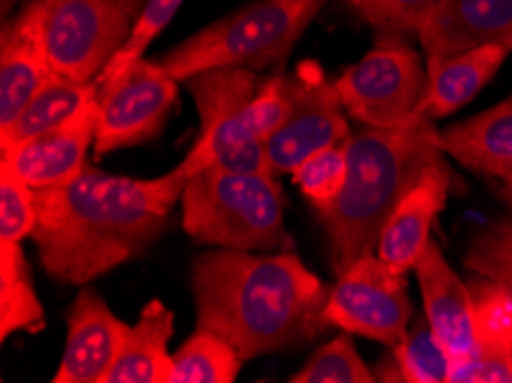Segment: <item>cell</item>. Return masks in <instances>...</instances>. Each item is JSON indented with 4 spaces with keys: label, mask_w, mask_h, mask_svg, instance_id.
Listing matches in <instances>:
<instances>
[{
    "label": "cell",
    "mask_w": 512,
    "mask_h": 383,
    "mask_svg": "<svg viewBox=\"0 0 512 383\" xmlns=\"http://www.w3.org/2000/svg\"><path fill=\"white\" fill-rule=\"evenodd\" d=\"M97 85L95 152L108 154L152 143L164 131L182 83L143 56Z\"/></svg>",
    "instance_id": "cell-9"
},
{
    "label": "cell",
    "mask_w": 512,
    "mask_h": 383,
    "mask_svg": "<svg viewBox=\"0 0 512 383\" xmlns=\"http://www.w3.org/2000/svg\"><path fill=\"white\" fill-rule=\"evenodd\" d=\"M434 120L423 113L395 129L366 127L347 138V179L329 205L317 207L338 273L375 253L379 232L411 184L446 161Z\"/></svg>",
    "instance_id": "cell-3"
},
{
    "label": "cell",
    "mask_w": 512,
    "mask_h": 383,
    "mask_svg": "<svg viewBox=\"0 0 512 383\" xmlns=\"http://www.w3.org/2000/svg\"><path fill=\"white\" fill-rule=\"evenodd\" d=\"M347 140L310 154L292 170L294 184L310 200L313 209L329 205L343 191L347 179Z\"/></svg>",
    "instance_id": "cell-28"
},
{
    "label": "cell",
    "mask_w": 512,
    "mask_h": 383,
    "mask_svg": "<svg viewBox=\"0 0 512 383\" xmlns=\"http://www.w3.org/2000/svg\"><path fill=\"white\" fill-rule=\"evenodd\" d=\"M182 5L184 0H150L145 7L143 17L136 23L134 33H131V37L127 39V44L122 46L118 56L108 62V67L99 74L97 83L108 81V78L120 74L122 69L131 65L134 60L143 58L145 51L150 49V44L161 35V30H166V26L173 21L175 14L180 12Z\"/></svg>",
    "instance_id": "cell-31"
},
{
    "label": "cell",
    "mask_w": 512,
    "mask_h": 383,
    "mask_svg": "<svg viewBox=\"0 0 512 383\" xmlns=\"http://www.w3.org/2000/svg\"><path fill=\"white\" fill-rule=\"evenodd\" d=\"M278 175L235 170L214 163L186 179L182 191V230L196 244L287 253L294 239L285 230L283 191Z\"/></svg>",
    "instance_id": "cell-4"
},
{
    "label": "cell",
    "mask_w": 512,
    "mask_h": 383,
    "mask_svg": "<svg viewBox=\"0 0 512 383\" xmlns=\"http://www.w3.org/2000/svg\"><path fill=\"white\" fill-rule=\"evenodd\" d=\"M453 173L446 161L434 163L411 184L379 232L375 253L391 269L407 273L430 241L434 218L446 207Z\"/></svg>",
    "instance_id": "cell-15"
},
{
    "label": "cell",
    "mask_w": 512,
    "mask_h": 383,
    "mask_svg": "<svg viewBox=\"0 0 512 383\" xmlns=\"http://www.w3.org/2000/svg\"><path fill=\"white\" fill-rule=\"evenodd\" d=\"M469 289L471 351L462 363L453 365L451 383H512V292L480 276Z\"/></svg>",
    "instance_id": "cell-14"
},
{
    "label": "cell",
    "mask_w": 512,
    "mask_h": 383,
    "mask_svg": "<svg viewBox=\"0 0 512 383\" xmlns=\"http://www.w3.org/2000/svg\"><path fill=\"white\" fill-rule=\"evenodd\" d=\"M464 267L512 292V218L490 223L471 239Z\"/></svg>",
    "instance_id": "cell-29"
},
{
    "label": "cell",
    "mask_w": 512,
    "mask_h": 383,
    "mask_svg": "<svg viewBox=\"0 0 512 383\" xmlns=\"http://www.w3.org/2000/svg\"><path fill=\"white\" fill-rule=\"evenodd\" d=\"M336 88L354 120L372 129H395L421 115L428 69L407 44L386 42L345 69Z\"/></svg>",
    "instance_id": "cell-8"
},
{
    "label": "cell",
    "mask_w": 512,
    "mask_h": 383,
    "mask_svg": "<svg viewBox=\"0 0 512 383\" xmlns=\"http://www.w3.org/2000/svg\"><path fill=\"white\" fill-rule=\"evenodd\" d=\"M129 324L97 289L83 285L67 315V340L53 383H104L120 354Z\"/></svg>",
    "instance_id": "cell-13"
},
{
    "label": "cell",
    "mask_w": 512,
    "mask_h": 383,
    "mask_svg": "<svg viewBox=\"0 0 512 383\" xmlns=\"http://www.w3.org/2000/svg\"><path fill=\"white\" fill-rule=\"evenodd\" d=\"M506 198H508L510 207H512V182H508V184H506Z\"/></svg>",
    "instance_id": "cell-32"
},
{
    "label": "cell",
    "mask_w": 512,
    "mask_h": 383,
    "mask_svg": "<svg viewBox=\"0 0 512 383\" xmlns=\"http://www.w3.org/2000/svg\"><path fill=\"white\" fill-rule=\"evenodd\" d=\"M150 0H30L56 74L95 83Z\"/></svg>",
    "instance_id": "cell-7"
},
{
    "label": "cell",
    "mask_w": 512,
    "mask_h": 383,
    "mask_svg": "<svg viewBox=\"0 0 512 383\" xmlns=\"http://www.w3.org/2000/svg\"><path fill=\"white\" fill-rule=\"evenodd\" d=\"M97 92V81L81 83L69 76L53 74L17 115V120L10 127L0 129V147L23 143V140L37 138L62 127L79 115L92 99H97Z\"/></svg>",
    "instance_id": "cell-22"
},
{
    "label": "cell",
    "mask_w": 512,
    "mask_h": 383,
    "mask_svg": "<svg viewBox=\"0 0 512 383\" xmlns=\"http://www.w3.org/2000/svg\"><path fill=\"white\" fill-rule=\"evenodd\" d=\"M354 17L384 35L418 33L446 0H345Z\"/></svg>",
    "instance_id": "cell-27"
},
{
    "label": "cell",
    "mask_w": 512,
    "mask_h": 383,
    "mask_svg": "<svg viewBox=\"0 0 512 383\" xmlns=\"http://www.w3.org/2000/svg\"><path fill=\"white\" fill-rule=\"evenodd\" d=\"M186 179H136L88 166L62 186L35 191L33 239L44 271L62 285H90L147 253L168 230Z\"/></svg>",
    "instance_id": "cell-1"
},
{
    "label": "cell",
    "mask_w": 512,
    "mask_h": 383,
    "mask_svg": "<svg viewBox=\"0 0 512 383\" xmlns=\"http://www.w3.org/2000/svg\"><path fill=\"white\" fill-rule=\"evenodd\" d=\"M329 0H255L154 58L177 83L207 69H281Z\"/></svg>",
    "instance_id": "cell-5"
},
{
    "label": "cell",
    "mask_w": 512,
    "mask_h": 383,
    "mask_svg": "<svg viewBox=\"0 0 512 383\" xmlns=\"http://www.w3.org/2000/svg\"><path fill=\"white\" fill-rule=\"evenodd\" d=\"M338 276L327 301L329 324L389 349L398 347L411 324L405 273L391 269L377 253H368Z\"/></svg>",
    "instance_id": "cell-10"
},
{
    "label": "cell",
    "mask_w": 512,
    "mask_h": 383,
    "mask_svg": "<svg viewBox=\"0 0 512 383\" xmlns=\"http://www.w3.org/2000/svg\"><path fill=\"white\" fill-rule=\"evenodd\" d=\"M375 372L359 356L349 333L333 338L320 347L313 358L292 374L290 383H372Z\"/></svg>",
    "instance_id": "cell-26"
},
{
    "label": "cell",
    "mask_w": 512,
    "mask_h": 383,
    "mask_svg": "<svg viewBox=\"0 0 512 383\" xmlns=\"http://www.w3.org/2000/svg\"><path fill=\"white\" fill-rule=\"evenodd\" d=\"M446 156L480 175L512 182V97L439 131Z\"/></svg>",
    "instance_id": "cell-19"
},
{
    "label": "cell",
    "mask_w": 512,
    "mask_h": 383,
    "mask_svg": "<svg viewBox=\"0 0 512 383\" xmlns=\"http://www.w3.org/2000/svg\"><path fill=\"white\" fill-rule=\"evenodd\" d=\"M175 333V315L164 301L143 306L136 324H129L120 354L104 383H170L173 354L168 342Z\"/></svg>",
    "instance_id": "cell-20"
},
{
    "label": "cell",
    "mask_w": 512,
    "mask_h": 383,
    "mask_svg": "<svg viewBox=\"0 0 512 383\" xmlns=\"http://www.w3.org/2000/svg\"><path fill=\"white\" fill-rule=\"evenodd\" d=\"M453 361L437 340L428 317L411 319L405 340L391 347L379 363L377 381L402 383H451Z\"/></svg>",
    "instance_id": "cell-23"
},
{
    "label": "cell",
    "mask_w": 512,
    "mask_h": 383,
    "mask_svg": "<svg viewBox=\"0 0 512 383\" xmlns=\"http://www.w3.org/2000/svg\"><path fill=\"white\" fill-rule=\"evenodd\" d=\"M191 292L198 328L228 340L244 363L297 349L333 328L327 319L331 285L294 250H207L193 260Z\"/></svg>",
    "instance_id": "cell-2"
},
{
    "label": "cell",
    "mask_w": 512,
    "mask_h": 383,
    "mask_svg": "<svg viewBox=\"0 0 512 383\" xmlns=\"http://www.w3.org/2000/svg\"><path fill=\"white\" fill-rule=\"evenodd\" d=\"M242 365V356L228 340L196 326V333L173 354L170 383H235Z\"/></svg>",
    "instance_id": "cell-25"
},
{
    "label": "cell",
    "mask_w": 512,
    "mask_h": 383,
    "mask_svg": "<svg viewBox=\"0 0 512 383\" xmlns=\"http://www.w3.org/2000/svg\"><path fill=\"white\" fill-rule=\"evenodd\" d=\"M285 88L290 106L278 129L265 140L276 175H292L310 154L349 138L336 81H329L317 62H301L297 72L285 74Z\"/></svg>",
    "instance_id": "cell-11"
},
{
    "label": "cell",
    "mask_w": 512,
    "mask_h": 383,
    "mask_svg": "<svg viewBox=\"0 0 512 383\" xmlns=\"http://www.w3.org/2000/svg\"><path fill=\"white\" fill-rule=\"evenodd\" d=\"M267 76L246 67L207 69L182 83L196 104L200 131L175 173L189 179L214 163L274 173L258 122V95ZM276 175V173H274Z\"/></svg>",
    "instance_id": "cell-6"
},
{
    "label": "cell",
    "mask_w": 512,
    "mask_h": 383,
    "mask_svg": "<svg viewBox=\"0 0 512 383\" xmlns=\"http://www.w3.org/2000/svg\"><path fill=\"white\" fill-rule=\"evenodd\" d=\"M421 285L425 317L437 340L451 356L453 365L462 363L473 340V299L471 289L451 269L437 241H428L414 264Z\"/></svg>",
    "instance_id": "cell-16"
},
{
    "label": "cell",
    "mask_w": 512,
    "mask_h": 383,
    "mask_svg": "<svg viewBox=\"0 0 512 383\" xmlns=\"http://www.w3.org/2000/svg\"><path fill=\"white\" fill-rule=\"evenodd\" d=\"M510 53V46L499 42L428 62V95L421 113L430 120H441L460 111L492 81Z\"/></svg>",
    "instance_id": "cell-21"
},
{
    "label": "cell",
    "mask_w": 512,
    "mask_h": 383,
    "mask_svg": "<svg viewBox=\"0 0 512 383\" xmlns=\"http://www.w3.org/2000/svg\"><path fill=\"white\" fill-rule=\"evenodd\" d=\"M56 74L46 53L44 37L33 7L7 23L0 49V129L10 127L28 101Z\"/></svg>",
    "instance_id": "cell-18"
},
{
    "label": "cell",
    "mask_w": 512,
    "mask_h": 383,
    "mask_svg": "<svg viewBox=\"0 0 512 383\" xmlns=\"http://www.w3.org/2000/svg\"><path fill=\"white\" fill-rule=\"evenodd\" d=\"M42 328L44 308L21 244L0 241V338L5 342L14 333H37Z\"/></svg>",
    "instance_id": "cell-24"
},
{
    "label": "cell",
    "mask_w": 512,
    "mask_h": 383,
    "mask_svg": "<svg viewBox=\"0 0 512 383\" xmlns=\"http://www.w3.org/2000/svg\"><path fill=\"white\" fill-rule=\"evenodd\" d=\"M416 35L428 62L485 44L512 49V0H446Z\"/></svg>",
    "instance_id": "cell-17"
},
{
    "label": "cell",
    "mask_w": 512,
    "mask_h": 383,
    "mask_svg": "<svg viewBox=\"0 0 512 383\" xmlns=\"http://www.w3.org/2000/svg\"><path fill=\"white\" fill-rule=\"evenodd\" d=\"M37 225L35 189L7 168H0V241L33 237Z\"/></svg>",
    "instance_id": "cell-30"
},
{
    "label": "cell",
    "mask_w": 512,
    "mask_h": 383,
    "mask_svg": "<svg viewBox=\"0 0 512 383\" xmlns=\"http://www.w3.org/2000/svg\"><path fill=\"white\" fill-rule=\"evenodd\" d=\"M97 111V99H92L79 115L49 134L0 147V168L35 191L72 182L88 168V152L97 136Z\"/></svg>",
    "instance_id": "cell-12"
}]
</instances>
